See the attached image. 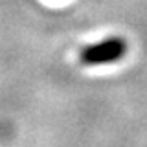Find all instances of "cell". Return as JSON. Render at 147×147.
Segmentation results:
<instances>
[{"label": "cell", "instance_id": "6da1fadb", "mask_svg": "<svg viewBox=\"0 0 147 147\" xmlns=\"http://www.w3.org/2000/svg\"><path fill=\"white\" fill-rule=\"evenodd\" d=\"M127 53V42L121 37H110V39L99 40L81 50L79 61L85 66H98V64L116 63Z\"/></svg>", "mask_w": 147, "mask_h": 147}]
</instances>
